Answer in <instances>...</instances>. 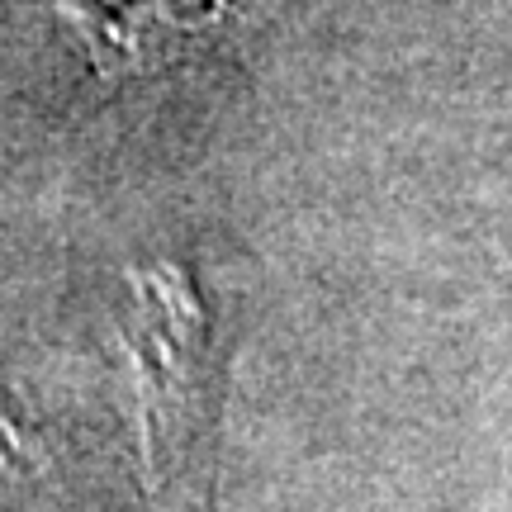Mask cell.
Returning <instances> with one entry per match:
<instances>
[{
  "label": "cell",
  "mask_w": 512,
  "mask_h": 512,
  "mask_svg": "<svg viewBox=\"0 0 512 512\" xmlns=\"http://www.w3.org/2000/svg\"><path fill=\"white\" fill-rule=\"evenodd\" d=\"M105 81L162 72L185 43L223 24L228 0H53Z\"/></svg>",
  "instance_id": "1"
}]
</instances>
